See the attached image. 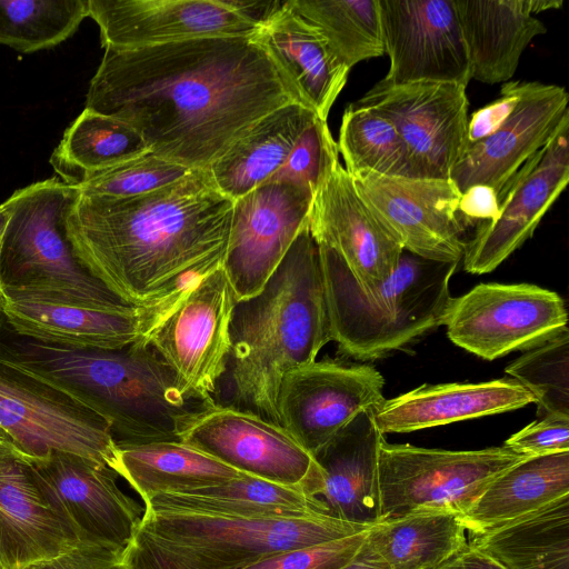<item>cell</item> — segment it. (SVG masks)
I'll return each mask as SVG.
<instances>
[{
    "instance_id": "cell-51",
    "label": "cell",
    "mask_w": 569,
    "mask_h": 569,
    "mask_svg": "<svg viewBox=\"0 0 569 569\" xmlns=\"http://www.w3.org/2000/svg\"><path fill=\"white\" fill-rule=\"evenodd\" d=\"M0 445L14 448L12 440L1 428H0Z\"/></svg>"
},
{
    "instance_id": "cell-47",
    "label": "cell",
    "mask_w": 569,
    "mask_h": 569,
    "mask_svg": "<svg viewBox=\"0 0 569 569\" xmlns=\"http://www.w3.org/2000/svg\"><path fill=\"white\" fill-rule=\"evenodd\" d=\"M224 2L258 28L267 23L286 3V1L246 0H224Z\"/></svg>"
},
{
    "instance_id": "cell-41",
    "label": "cell",
    "mask_w": 569,
    "mask_h": 569,
    "mask_svg": "<svg viewBox=\"0 0 569 569\" xmlns=\"http://www.w3.org/2000/svg\"><path fill=\"white\" fill-rule=\"evenodd\" d=\"M338 153L327 120L317 117L300 136L283 166L268 181L302 184L315 193L332 162L339 159Z\"/></svg>"
},
{
    "instance_id": "cell-36",
    "label": "cell",
    "mask_w": 569,
    "mask_h": 569,
    "mask_svg": "<svg viewBox=\"0 0 569 569\" xmlns=\"http://www.w3.org/2000/svg\"><path fill=\"white\" fill-rule=\"evenodd\" d=\"M289 1L326 38L333 54L349 70L385 54L378 0Z\"/></svg>"
},
{
    "instance_id": "cell-43",
    "label": "cell",
    "mask_w": 569,
    "mask_h": 569,
    "mask_svg": "<svg viewBox=\"0 0 569 569\" xmlns=\"http://www.w3.org/2000/svg\"><path fill=\"white\" fill-rule=\"evenodd\" d=\"M503 447L526 457L569 451V419L541 417L513 433Z\"/></svg>"
},
{
    "instance_id": "cell-34",
    "label": "cell",
    "mask_w": 569,
    "mask_h": 569,
    "mask_svg": "<svg viewBox=\"0 0 569 569\" xmlns=\"http://www.w3.org/2000/svg\"><path fill=\"white\" fill-rule=\"evenodd\" d=\"M468 543L503 569H569V495Z\"/></svg>"
},
{
    "instance_id": "cell-6",
    "label": "cell",
    "mask_w": 569,
    "mask_h": 569,
    "mask_svg": "<svg viewBox=\"0 0 569 569\" xmlns=\"http://www.w3.org/2000/svg\"><path fill=\"white\" fill-rule=\"evenodd\" d=\"M369 528L322 515L248 519L144 510L122 561L128 569H243Z\"/></svg>"
},
{
    "instance_id": "cell-25",
    "label": "cell",
    "mask_w": 569,
    "mask_h": 569,
    "mask_svg": "<svg viewBox=\"0 0 569 569\" xmlns=\"http://www.w3.org/2000/svg\"><path fill=\"white\" fill-rule=\"evenodd\" d=\"M383 440L372 411H361L313 456L319 472L302 490L325 516L369 527L380 522L378 465Z\"/></svg>"
},
{
    "instance_id": "cell-2",
    "label": "cell",
    "mask_w": 569,
    "mask_h": 569,
    "mask_svg": "<svg viewBox=\"0 0 569 569\" xmlns=\"http://www.w3.org/2000/svg\"><path fill=\"white\" fill-rule=\"evenodd\" d=\"M234 201L206 170L129 198L78 194L66 231L81 264L134 307L157 305L221 267Z\"/></svg>"
},
{
    "instance_id": "cell-29",
    "label": "cell",
    "mask_w": 569,
    "mask_h": 569,
    "mask_svg": "<svg viewBox=\"0 0 569 569\" xmlns=\"http://www.w3.org/2000/svg\"><path fill=\"white\" fill-rule=\"evenodd\" d=\"M318 116L289 102L264 116L207 169L216 188L236 201L267 182Z\"/></svg>"
},
{
    "instance_id": "cell-22",
    "label": "cell",
    "mask_w": 569,
    "mask_h": 569,
    "mask_svg": "<svg viewBox=\"0 0 569 569\" xmlns=\"http://www.w3.org/2000/svg\"><path fill=\"white\" fill-rule=\"evenodd\" d=\"M223 463L253 477L293 487L313 478L319 465L281 425L219 405L182 438Z\"/></svg>"
},
{
    "instance_id": "cell-17",
    "label": "cell",
    "mask_w": 569,
    "mask_h": 569,
    "mask_svg": "<svg viewBox=\"0 0 569 569\" xmlns=\"http://www.w3.org/2000/svg\"><path fill=\"white\" fill-rule=\"evenodd\" d=\"M385 379L369 365L313 361L284 375L277 399L280 425L312 456L361 411L383 400Z\"/></svg>"
},
{
    "instance_id": "cell-53",
    "label": "cell",
    "mask_w": 569,
    "mask_h": 569,
    "mask_svg": "<svg viewBox=\"0 0 569 569\" xmlns=\"http://www.w3.org/2000/svg\"><path fill=\"white\" fill-rule=\"evenodd\" d=\"M0 569H2L1 566H0Z\"/></svg>"
},
{
    "instance_id": "cell-14",
    "label": "cell",
    "mask_w": 569,
    "mask_h": 569,
    "mask_svg": "<svg viewBox=\"0 0 569 569\" xmlns=\"http://www.w3.org/2000/svg\"><path fill=\"white\" fill-rule=\"evenodd\" d=\"M359 197L402 247L423 259L459 263L466 240L457 214L461 191L451 179L351 176Z\"/></svg>"
},
{
    "instance_id": "cell-8",
    "label": "cell",
    "mask_w": 569,
    "mask_h": 569,
    "mask_svg": "<svg viewBox=\"0 0 569 569\" xmlns=\"http://www.w3.org/2000/svg\"><path fill=\"white\" fill-rule=\"evenodd\" d=\"M526 458L503 446L446 450L383 440L378 465L380 521L419 510L463 515L492 480Z\"/></svg>"
},
{
    "instance_id": "cell-18",
    "label": "cell",
    "mask_w": 569,
    "mask_h": 569,
    "mask_svg": "<svg viewBox=\"0 0 569 569\" xmlns=\"http://www.w3.org/2000/svg\"><path fill=\"white\" fill-rule=\"evenodd\" d=\"M389 83L471 80L453 0H378Z\"/></svg>"
},
{
    "instance_id": "cell-33",
    "label": "cell",
    "mask_w": 569,
    "mask_h": 569,
    "mask_svg": "<svg viewBox=\"0 0 569 569\" xmlns=\"http://www.w3.org/2000/svg\"><path fill=\"white\" fill-rule=\"evenodd\" d=\"M468 545L461 515L419 510L371 526L363 546L389 569H437Z\"/></svg>"
},
{
    "instance_id": "cell-50",
    "label": "cell",
    "mask_w": 569,
    "mask_h": 569,
    "mask_svg": "<svg viewBox=\"0 0 569 569\" xmlns=\"http://www.w3.org/2000/svg\"><path fill=\"white\" fill-rule=\"evenodd\" d=\"M8 220H9V212L2 202L0 204V307H1L2 293H3V281H2V274H1V248H2V241H3V236L6 232Z\"/></svg>"
},
{
    "instance_id": "cell-20",
    "label": "cell",
    "mask_w": 569,
    "mask_h": 569,
    "mask_svg": "<svg viewBox=\"0 0 569 569\" xmlns=\"http://www.w3.org/2000/svg\"><path fill=\"white\" fill-rule=\"evenodd\" d=\"M308 223L316 242L338 253L365 292L383 283L398 267L402 247L359 197L339 159L313 194Z\"/></svg>"
},
{
    "instance_id": "cell-4",
    "label": "cell",
    "mask_w": 569,
    "mask_h": 569,
    "mask_svg": "<svg viewBox=\"0 0 569 569\" xmlns=\"http://www.w3.org/2000/svg\"><path fill=\"white\" fill-rule=\"evenodd\" d=\"M329 341L319 249L307 222L261 291L236 301L221 378L226 406L280 425L277 399L284 375L316 361Z\"/></svg>"
},
{
    "instance_id": "cell-30",
    "label": "cell",
    "mask_w": 569,
    "mask_h": 569,
    "mask_svg": "<svg viewBox=\"0 0 569 569\" xmlns=\"http://www.w3.org/2000/svg\"><path fill=\"white\" fill-rule=\"evenodd\" d=\"M144 510L230 518H305L323 515L320 505L300 487L284 486L250 475L231 481L179 492H159Z\"/></svg>"
},
{
    "instance_id": "cell-15",
    "label": "cell",
    "mask_w": 569,
    "mask_h": 569,
    "mask_svg": "<svg viewBox=\"0 0 569 569\" xmlns=\"http://www.w3.org/2000/svg\"><path fill=\"white\" fill-rule=\"evenodd\" d=\"M568 132L569 114L501 189L496 219L477 224L466 241L461 260L467 272L493 271L533 236L569 182Z\"/></svg>"
},
{
    "instance_id": "cell-1",
    "label": "cell",
    "mask_w": 569,
    "mask_h": 569,
    "mask_svg": "<svg viewBox=\"0 0 569 569\" xmlns=\"http://www.w3.org/2000/svg\"><path fill=\"white\" fill-rule=\"evenodd\" d=\"M289 102L298 101L249 36L106 48L86 108L132 126L151 153L204 170Z\"/></svg>"
},
{
    "instance_id": "cell-10",
    "label": "cell",
    "mask_w": 569,
    "mask_h": 569,
    "mask_svg": "<svg viewBox=\"0 0 569 569\" xmlns=\"http://www.w3.org/2000/svg\"><path fill=\"white\" fill-rule=\"evenodd\" d=\"M183 290L153 306L126 308L49 288L3 286L0 313L17 333L41 342L121 349L146 338Z\"/></svg>"
},
{
    "instance_id": "cell-13",
    "label": "cell",
    "mask_w": 569,
    "mask_h": 569,
    "mask_svg": "<svg viewBox=\"0 0 569 569\" xmlns=\"http://www.w3.org/2000/svg\"><path fill=\"white\" fill-rule=\"evenodd\" d=\"M467 87L378 81L355 103L388 119L403 140L416 178L450 179L466 147Z\"/></svg>"
},
{
    "instance_id": "cell-39",
    "label": "cell",
    "mask_w": 569,
    "mask_h": 569,
    "mask_svg": "<svg viewBox=\"0 0 569 569\" xmlns=\"http://www.w3.org/2000/svg\"><path fill=\"white\" fill-rule=\"evenodd\" d=\"M505 371L533 396L540 418L569 419V331L527 350Z\"/></svg>"
},
{
    "instance_id": "cell-16",
    "label": "cell",
    "mask_w": 569,
    "mask_h": 569,
    "mask_svg": "<svg viewBox=\"0 0 569 569\" xmlns=\"http://www.w3.org/2000/svg\"><path fill=\"white\" fill-rule=\"evenodd\" d=\"M313 191L268 181L234 201L222 268L236 300L261 291L308 222Z\"/></svg>"
},
{
    "instance_id": "cell-37",
    "label": "cell",
    "mask_w": 569,
    "mask_h": 569,
    "mask_svg": "<svg viewBox=\"0 0 569 569\" xmlns=\"http://www.w3.org/2000/svg\"><path fill=\"white\" fill-rule=\"evenodd\" d=\"M337 146L350 176L371 171L416 178L409 151L397 129L369 108L355 102L346 108Z\"/></svg>"
},
{
    "instance_id": "cell-19",
    "label": "cell",
    "mask_w": 569,
    "mask_h": 569,
    "mask_svg": "<svg viewBox=\"0 0 569 569\" xmlns=\"http://www.w3.org/2000/svg\"><path fill=\"white\" fill-rule=\"evenodd\" d=\"M80 540L32 461L0 445V566L22 569L66 553Z\"/></svg>"
},
{
    "instance_id": "cell-52",
    "label": "cell",
    "mask_w": 569,
    "mask_h": 569,
    "mask_svg": "<svg viewBox=\"0 0 569 569\" xmlns=\"http://www.w3.org/2000/svg\"><path fill=\"white\" fill-rule=\"evenodd\" d=\"M22 569H37L36 565H32V566H29V567H26V568H22Z\"/></svg>"
},
{
    "instance_id": "cell-26",
    "label": "cell",
    "mask_w": 569,
    "mask_h": 569,
    "mask_svg": "<svg viewBox=\"0 0 569 569\" xmlns=\"http://www.w3.org/2000/svg\"><path fill=\"white\" fill-rule=\"evenodd\" d=\"M251 38L273 61L297 101L327 120L350 70L337 59L326 38L289 0Z\"/></svg>"
},
{
    "instance_id": "cell-21",
    "label": "cell",
    "mask_w": 569,
    "mask_h": 569,
    "mask_svg": "<svg viewBox=\"0 0 569 569\" xmlns=\"http://www.w3.org/2000/svg\"><path fill=\"white\" fill-rule=\"evenodd\" d=\"M101 46L138 49L216 37H249L258 27L224 0H87Z\"/></svg>"
},
{
    "instance_id": "cell-42",
    "label": "cell",
    "mask_w": 569,
    "mask_h": 569,
    "mask_svg": "<svg viewBox=\"0 0 569 569\" xmlns=\"http://www.w3.org/2000/svg\"><path fill=\"white\" fill-rule=\"evenodd\" d=\"M367 531L280 551L243 569H339L360 550Z\"/></svg>"
},
{
    "instance_id": "cell-28",
    "label": "cell",
    "mask_w": 569,
    "mask_h": 569,
    "mask_svg": "<svg viewBox=\"0 0 569 569\" xmlns=\"http://www.w3.org/2000/svg\"><path fill=\"white\" fill-rule=\"evenodd\" d=\"M470 77L487 84L508 82L530 42L547 32L531 0H453Z\"/></svg>"
},
{
    "instance_id": "cell-24",
    "label": "cell",
    "mask_w": 569,
    "mask_h": 569,
    "mask_svg": "<svg viewBox=\"0 0 569 569\" xmlns=\"http://www.w3.org/2000/svg\"><path fill=\"white\" fill-rule=\"evenodd\" d=\"M563 87L531 81L506 122L492 134L468 146L450 179L463 192L473 184L490 186L499 194L510 178L551 138L569 114Z\"/></svg>"
},
{
    "instance_id": "cell-5",
    "label": "cell",
    "mask_w": 569,
    "mask_h": 569,
    "mask_svg": "<svg viewBox=\"0 0 569 569\" xmlns=\"http://www.w3.org/2000/svg\"><path fill=\"white\" fill-rule=\"evenodd\" d=\"M331 341L362 361L385 358L442 325L458 263L423 259L403 250L395 272L365 292L338 253L317 243Z\"/></svg>"
},
{
    "instance_id": "cell-3",
    "label": "cell",
    "mask_w": 569,
    "mask_h": 569,
    "mask_svg": "<svg viewBox=\"0 0 569 569\" xmlns=\"http://www.w3.org/2000/svg\"><path fill=\"white\" fill-rule=\"evenodd\" d=\"M0 361L81 402L118 446L181 441L219 403L189 387L144 338L121 349H80L17 333L0 313Z\"/></svg>"
},
{
    "instance_id": "cell-46",
    "label": "cell",
    "mask_w": 569,
    "mask_h": 569,
    "mask_svg": "<svg viewBox=\"0 0 569 569\" xmlns=\"http://www.w3.org/2000/svg\"><path fill=\"white\" fill-rule=\"evenodd\" d=\"M498 211V193L490 186L473 184L461 192L457 214L466 228L492 221Z\"/></svg>"
},
{
    "instance_id": "cell-38",
    "label": "cell",
    "mask_w": 569,
    "mask_h": 569,
    "mask_svg": "<svg viewBox=\"0 0 569 569\" xmlns=\"http://www.w3.org/2000/svg\"><path fill=\"white\" fill-rule=\"evenodd\" d=\"M86 17L87 0H0V44L23 53L53 48Z\"/></svg>"
},
{
    "instance_id": "cell-27",
    "label": "cell",
    "mask_w": 569,
    "mask_h": 569,
    "mask_svg": "<svg viewBox=\"0 0 569 569\" xmlns=\"http://www.w3.org/2000/svg\"><path fill=\"white\" fill-rule=\"evenodd\" d=\"M535 403L533 396L512 378L478 383L422 385L373 411L385 433H406L468 419L493 416Z\"/></svg>"
},
{
    "instance_id": "cell-9",
    "label": "cell",
    "mask_w": 569,
    "mask_h": 569,
    "mask_svg": "<svg viewBox=\"0 0 569 569\" xmlns=\"http://www.w3.org/2000/svg\"><path fill=\"white\" fill-rule=\"evenodd\" d=\"M0 428L30 460L61 451L113 470L118 447L103 418L59 389L2 361Z\"/></svg>"
},
{
    "instance_id": "cell-44",
    "label": "cell",
    "mask_w": 569,
    "mask_h": 569,
    "mask_svg": "<svg viewBox=\"0 0 569 569\" xmlns=\"http://www.w3.org/2000/svg\"><path fill=\"white\" fill-rule=\"evenodd\" d=\"M530 84L531 81L520 80L505 82L499 98L475 111L468 119L465 149L497 131L518 107Z\"/></svg>"
},
{
    "instance_id": "cell-45",
    "label": "cell",
    "mask_w": 569,
    "mask_h": 569,
    "mask_svg": "<svg viewBox=\"0 0 569 569\" xmlns=\"http://www.w3.org/2000/svg\"><path fill=\"white\" fill-rule=\"evenodd\" d=\"M37 569H128L122 556L107 548L80 543L72 550L36 565Z\"/></svg>"
},
{
    "instance_id": "cell-49",
    "label": "cell",
    "mask_w": 569,
    "mask_h": 569,
    "mask_svg": "<svg viewBox=\"0 0 569 569\" xmlns=\"http://www.w3.org/2000/svg\"><path fill=\"white\" fill-rule=\"evenodd\" d=\"M365 542V541H363ZM339 569H389L376 558L362 543L357 555Z\"/></svg>"
},
{
    "instance_id": "cell-12",
    "label": "cell",
    "mask_w": 569,
    "mask_h": 569,
    "mask_svg": "<svg viewBox=\"0 0 569 569\" xmlns=\"http://www.w3.org/2000/svg\"><path fill=\"white\" fill-rule=\"evenodd\" d=\"M236 301L218 267L192 281L144 340L189 387L211 396L226 372Z\"/></svg>"
},
{
    "instance_id": "cell-11",
    "label": "cell",
    "mask_w": 569,
    "mask_h": 569,
    "mask_svg": "<svg viewBox=\"0 0 569 569\" xmlns=\"http://www.w3.org/2000/svg\"><path fill=\"white\" fill-rule=\"evenodd\" d=\"M442 325L456 346L489 361L569 331L562 298L529 283L477 284L451 299Z\"/></svg>"
},
{
    "instance_id": "cell-23",
    "label": "cell",
    "mask_w": 569,
    "mask_h": 569,
    "mask_svg": "<svg viewBox=\"0 0 569 569\" xmlns=\"http://www.w3.org/2000/svg\"><path fill=\"white\" fill-rule=\"evenodd\" d=\"M31 461L60 502L80 542L123 557L144 509L118 487V475L103 463L61 451Z\"/></svg>"
},
{
    "instance_id": "cell-35",
    "label": "cell",
    "mask_w": 569,
    "mask_h": 569,
    "mask_svg": "<svg viewBox=\"0 0 569 569\" xmlns=\"http://www.w3.org/2000/svg\"><path fill=\"white\" fill-rule=\"evenodd\" d=\"M150 152L142 136L127 122L84 108L50 157L67 184L78 187L92 176Z\"/></svg>"
},
{
    "instance_id": "cell-31",
    "label": "cell",
    "mask_w": 569,
    "mask_h": 569,
    "mask_svg": "<svg viewBox=\"0 0 569 569\" xmlns=\"http://www.w3.org/2000/svg\"><path fill=\"white\" fill-rule=\"evenodd\" d=\"M567 495L569 451L529 457L492 480L461 519L470 536L478 535Z\"/></svg>"
},
{
    "instance_id": "cell-32",
    "label": "cell",
    "mask_w": 569,
    "mask_h": 569,
    "mask_svg": "<svg viewBox=\"0 0 569 569\" xmlns=\"http://www.w3.org/2000/svg\"><path fill=\"white\" fill-rule=\"evenodd\" d=\"M117 447L113 471L142 501L154 493L217 486L247 475L182 441Z\"/></svg>"
},
{
    "instance_id": "cell-7",
    "label": "cell",
    "mask_w": 569,
    "mask_h": 569,
    "mask_svg": "<svg viewBox=\"0 0 569 569\" xmlns=\"http://www.w3.org/2000/svg\"><path fill=\"white\" fill-rule=\"evenodd\" d=\"M79 190L50 178L16 190L1 248L3 286L63 291L117 307H134L94 278L68 240L66 220Z\"/></svg>"
},
{
    "instance_id": "cell-40",
    "label": "cell",
    "mask_w": 569,
    "mask_h": 569,
    "mask_svg": "<svg viewBox=\"0 0 569 569\" xmlns=\"http://www.w3.org/2000/svg\"><path fill=\"white\" fill-rule=\"evenodd\" d=\"M192 170L151 152L103 170L77 188L88 196L129 198L149 193L186 177Z\"/></svg>"
},
{
    "instance_id": "cell-48",
    "label": "cell",
    "mask_w": 569,
    "mask_h": 569,
    "mask_svg": "<svg viewBox=\"0 0 569 569\" xmlns=\"http://www.w3.org/2000/svg\"><path fill=\"white\" fill-rule=\"evenodd\" d=\"M437 569H503L469 543L453 558Z\"/></svg>"
}]
</instances>
